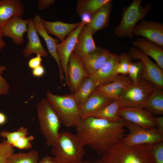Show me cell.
Segmentation results:
<instances>
[{
	"instance_id": "cell-1",
	"label": "cell",
	"mask_w": 163,
	"mask_h": 163,
	"mask_svg": "<svg viewBox=\"0 0 163 163\" xmlns=\"http://www.w3.org/2000/svg\"><path fill=\"white\" fill-rule=\"evenodd\" d=\"M126 121L112 123L92 117L81 119L75 127L76 135L84 145L101 156L111 147L125 136Z\"/></svg>"
},
{
	"instance_id": "cell-2",
	"label": "cell",
	"mask_w": 163,
	"mask_h": 163,
	"mask_svg": "<svg viewBox=\"0 0 163 163\" xmlns=\"http://www.w3.org/2000/svg\"><path fill=\"white\" fill-rule=\"evenodd\" d=\"M100 159L102 163H154L150 145L129 146L122 140L109 148Z\"/></svg>"
},
{
	"instance_id": "cell-3",
	"label": "cell",
	"mask_w": 163,
	"mask_h": 163,
	"mask_svg": "<svg viewBox=\"0 0 163 163\" xmlns=\"http://www.w3.org/2000/svg\"><path fill=\"white\" fill-rule=\"evenodd\" d=\"M84 146L76 134L67 131L60 132L51 150L55 163H82Z\"/></svg>"
},
{
	"instance_id": "cell-4",
	"label": "cell",
	"mask_w": 163,
	"mask_h": 163,
	"mask_svg": "<svg viewBox=\"0 0 163 163\" xmlns=\"http://www.w3.org/2000/svg\"><path fill=\"white\" fill-rule=\"evenodd\" d=\"M46 99L57 115L61 123L67 127H75L81 119L79 106L72 94L60 95L46 92Z\"/></svg>"
},
{
	"instance_id": "cell-5",
	"label": "cell",
	"mask_w": 163,
	"mask_h": 163,
	"mask_svg": "<svg viewBox=\"0 0 163 163\" xmlns=\"http://www.w3.org/2000/svg\"><path fill=\"white\" fill-rule=\"evenodd\" d=\"M36 108L40 131L46 140V145L52 146L59 138L61 122L46 98L40 101Z\"/></svg>"
},
{
	"instance_id": "cell-6",
	"label": "cell",
	"mask_w": 163,
	"mask_h": 163,
	"mask_svg": "<svg viewBox=\"0 0 163 163\" xmlns=\"http://www.w3.org/2000/svg\"><path fill=\"white\" fill-rule=\"evenodd\" d=\"M142 2L141 0H133L128 7L123 9L120 21L113 32L114 34L118 38H132L136 25L140 21L144 20L151 11L152 5L151 4L142 6Z\"/></svg>"
},
{
	"instance_id": "cell-7",
	"label": "cell",
	"mask_w": 163,
	"mask_h": 163,
	"mask_svg": "<svg viewBox=\"0 0 163 163\" xmlns=\"http://www.w3.org/2000/svg\"><path fill=\"white\" fill-rule=\"evenodd\" d=\"M155 85L143 77L131 82L123 89L118 101L121 107L144 108Z\"/></svg>"
},
{
	"instance_id": "cell-8",
	"label": "cell",
	"mask_w": 163,
	"mask_h": 163,
	"mask_svg": "<svg viewBox=\"0 0 163 163\" xmlns=\"http://www.w3.org/2000/svg\"><path fill=\"white\" fill-rule=\"evenodd\" d=\"M125 127L128 130L129 133L122 141L127 145H151L163 141V134L157 127L145 128L128 121L126 122Z\"/></svg>"
},
{
	"instance_id": "cell-9",
	"label": "cell",
	"mask_w": 163,
	"mask_h": 163,
	"mask_svg": "<svg viewBox=\"0 0 163 163\" xmlns=\"http://www.w3.org/2000/svg\"><path fill=\"white\" fill-rule=\"evenodd\" d=\"M131 58L140 59L143 68L142 76L156 86L163 88V71L158 65L155 64L141 50L135 47H131L128 51Z\"/></svg>"
},
{
	"instance_id": "cell-10",
	"label": "cell",
	"mask_w": 163,
	"mask_h": 163,
	"mask_svg": "<svg viewBox=\"0 0 163 163\" xmlns=\"http://www.w3.org/2000/svg\"><path fill=\"white\" fill-rule=\"evenodd\" d=\"M86 24L85 22L82 21L78 26L69 34L63 41L56 45V50L65 77V84L69 89L70 86L67 75L69 59L74 48L78 34Z\"/></svg>"
},
{
	"instance_id": "cell-11",
	"label": "cell",
	"mask_w": 163,
	"mask_h": 163,
	"mask_svg": "<svg viewBox=\"0 0 163 163\" xmlns=\"http://www.w3.org/2000/svg\"><path fill=\"white\" fill-rule=\"evenodd\" d=\"M119 115L126 121L137 124L145 128L157 127L154 116L143 108L120 107Z\"/></svg>"
},
{
	"instance_id": "cell-12",
	"label": "cell",
	"mask_w": 163,
	"mask_h": 163,
	"mask_svg": "<svg viewBox=\"0 0 163 163\" xmlns=\"http://www.w3.org/2000/svg\"><path fill=\"white\" fill-rule=\"evenodd\" d=\"M133 34L143 37L163 49V24L144 19L135 27Z\"/></svg>"
},
{
	"instance_id": "cell-13",
	"label": "cell",
	"mask_w": 163,
	"mask_h": 163,
	"mask_svg": "<svg viewBox=\"0 0 163 163\" xmlns=\"http://www.w3.org/2000/svg\"><path fill=\"white\" fill-rule=\"evenodd\" d=\"M113 54L107 49L97 47L93 51L80 59L85 69L90 76L97 71Z\"/></svg>"
},
{
	"instance_id": "cell-14",
	"label": "cell",
	"mask_w": 163,
	"mask_h": 163,
	"mask_svg": "<svg viewBox=\"0 0 163 163\" xmlns=\"http://www.w3.org/2000/svg\"><path fill=\"white\" fill-rule=\"evenodd\" d=\"M119 55L113 53L111 57L96 72L90 76L97 87L114 80L119 75L117 71Z\"/></svg>"
},
{
	"instance_id": "cell-15",
	"label": "cell",
	"mask_w": 163,
	"mask_h": 163,
	"mask_svg": "<svg viewBox=\"0 0 163 163\" xmlns=\"http://www.w3.org/2000/svg\"><path fill=\"white\" fill-rule=\"evenodd\" d=\"M114 100L94 91L86 101L79 106L81 119L92 117Z\"/></svg>"
},
{
	"instance_id": "cell-16",
	"label": "cell",
	"mask_w": 163,
	"mask_h": 163,
	"mask_svg": "<svg viewBox=\"0 0 163 163\" xmlns=\"http://www.w3.org/2000/svg\"><path fill=\"white\" fill-rule=\"evenodd\" d=\"M67 75L70 89L72 93L76 91L85 78L90 76L85 69L80 59L72 52L69 60Z\"/></svg>"
},
{
	"instance_id": "cell-17",
	"label": "cell",
	"mask_w": 163,
	"mask_h": 163,
	"mask_svg": "<svg viewBox=\"0 0 163 163\" xmlns=\"http://www.w3.org/2000/svg\"><path fill=\"white\" fill-rule=\"evenodd\" d=\"M28 21L29 19H23L22 17L11 18L1 30L4 36L11 38L15 44L22 45L24 41V35L27 31Z\"/></svg>"
},
{
	"instance_id": "cell-18",
	"label": "cell",
	"mask_w": 163,
	"mask_h": 163,
	"mask_svg": "<svg viewBox=\"0 0 163 163\" xmlns=\"http://www.w3.org/2000/svg\"><path fill=\"white\" fill-rule=\"evenodd\" d=\"M27 38L28 42L22 53L24 56L28 58L33 53L46 57L49 53L42 46L34 25L33 18L29 19L27 24Z\"/></svg>"
},
{
	"instance_id": "cell-19",
	"label": "cell",
	"mask_w": 163,
	"mask_h": 163,
	"mask_svg": "<svg viewBox=\"0 0 163 163\" xmlns=\"http://www.w3.org/2000/svg\"><path fill=\"white\" fill-rule=\"evenodd\" d=\"M41 18L38 14L36 15L33 18L34 25L38 35L41 36L45 41L48 51L51 56L56 61L59 69L60 82L63 83L65 81V77L62 70L61 63L56 49V45L59 43V40L52 37L45 31L43 26Z\"/></svg>"
},
{
	"instance_id": "cell-20",
	"label": "cell",
	"mask_w": 163,
	"mask_h": 163,
	"mask_svg": "<svg viewBox=\"0 0 163 163\" xmlns=\"http://www.w3.org/2000/svg\"><path fill=\"white\" fill-rule=\"evenodd\" d=\"M112 2V0H109L91 16L86 26L93 34L108 26Z\"/></svg>"
},
{
	"instance_id": "cell-21",
	"label": "cell",
	"mask_w": 163,
	"mask_h": 163,
	"mask_svg": "<svg viewBox=\"0 0 163 163\" xmlns=\"http://www.w3.org/2000/svg\"><path fill=\"white\" fill-rule=\"evenodd\" d=\"M24 8L20 0H0V30L13 17H22Z\"/></svg>"
},
{
	"instance_id": "cell-22",
	"label": "cell",
	"mask_w": 163,
	"mask_h": 163,
	"mask_svg": "<svg viewBox=\"0 0 163 163\" xmlns=\"http://www.w3.org/2000/svg\"><path fill=\"white\" fill-rule=\"evenodd\" d=\"M131 82L126 75H119L113 81L97 87L95 91L113 100H118L123 91Z\"/></svg>"
},
{
	"instance_id": "cell-23",
	"label": "cell",
	"mask_w": 163,
	"mask_h": 163,
	"mask_svg": "<svg viewBox=\"0 0 163 163\" xmlns=\"http://www.w3.org/2000/svg\"><path fill=\"white\" fill-rule=\"evenodd\" d=\"M93 35L86 24L80 30L72 51L73 53L79 59L92 51L96 48Z\"/></svg>"
},
{
	"instance_id": "cell-24",
	"label": "cell",
	"mask_w": 163,
	"mask_h": 163,
	"mask_svg": "<svg viewBox=\"0 0 163 163\" xmlns=\"http://www.w3.org/2000/svg\"><path fill=\"white\" fill-rule=\"evenodd\" d=\"M41 22L43 27L47 33L56 36L61 42L65 40L67 36L76 29L80 23L79 22L69 24L60 21L51 22L42 18Z\"/></svg>"
},
{
	"instance_id": "cell-25",
	"label": "cell",
	"mask_w": 163,
	"mask_h": 163,
	"mask_svg": "<svg viewBox=\"0 0 163 163\" xmlns=\"http://www.w3.org/2000/svg\"><path fill=\"white\" fill-rule=\"evenodd\" d=\"M134 47L141 50L147 56L152 58L157 65L163 69V50L154 43L145 38H138L133 42Z\"/></svg>"
},
{
	"instance_id": "cell-26",
	"label": "cell",
	"mask_w": 163,
	"mask_h": 163,
	"mask_svg": "<svg viewBox=\"0 0 163 163\" xmlns=\"http://www.w3.org/2000/svg\"><path fill=\"white\" fill-rule=\"evenodd\" d=\"M162 89L155 85L144 108L153 116H162L163 114Z\"/></svg>"
},
{
	"instance_id": "cell-27",
	"label": "cell",
	"mask_w": 163,
	"mask_h": 163,
	"mask_svg": "<svg viewBox=\"0 0 163 163\" xmlns=\"http://www.w3.org/2000/svg\"><path fill=\"white\" fill-rule=\"evenodd\" d=\"M97 87L90 76L85 78L73 96L78 106L84 103Z\"/></svg>"
},
{
	"instance_id": "cell-28",
	"label": "cell",
	"mask_w": 163,
	"mask_h": 163,
	"mask_svg": "<svg viewBox=\"0 0 163 163\" xmlns=\"http://www.w3.org/2000/svg\"><path fill=\"white\" fill-rule=\"evenodd\" d=\"M120 107L119 101L114 100L92 117L112 123L119 122L123 119L118 113V109Z\"/></svg>"
},
{
	"instance_id": "cell-29",
	"label": "cell",
	"mask_w": 163,
	"mask_h": 163,
	"mask_svg": "<svg viewBox=\"0 0 163 163\" xmlns=\"http://www.w3.org/2000/svg\"><path fill=\"white\" fill-rule=\"evenodd\" d=\"M109 0H78L76 3V10L80 16L84 14L91 16Z\"/></svg>"
},
{
	"instance_id": "cell-30",
	"label": "cell",
	"mask_w": 163,
	"mask_h": 163,
	"mask_svg": "<svg viewBox=\"0 0 163 163\" xmlns=\"http://www.w3.org/2000/svg\"><path fill=\"white\" fill-rule=\"evenodd\" d=\"M39 159L38 152L34 150L27 153L14 154L7 163H38Z\"/></svg>"
},
{
	"instance_id": "cell-31",
	"label": "cell",
	"mask_w": 163,
	"mask_h": 163,
	"mask_svg": "<svg viewBox=\"0 0 163 163\" xmlns=\"http://www.w3.org/2000/svg\"><path fill=\"white\" fill-rule=\"evenodd\" d=\"M28 134L27 129L23 126L14 132L3 130L0 133V136L6 139L7 142L11 145L20 138L27 136Z\"/></svg>"
},
{
	"instance_id": "cell-32",
	"label": "cell",
	"mask_w": 163,
	"mask_h": 163,
	"mask_svg": "<svg viewBox=\"0 0 163 163\" xmlns=\"http://www.w3.org/2000/svg\"><path fill=\"white\" fill-rule=\"evenodd\" d=\"M132 58L128 53H123L119 55L117 71L118 74L126 75L128 74Z\"/></svg>"
},
{
	"instance_id": "cell-33",
	"label": "cell",
	"mask_w": 163,
	"mask_h": 163,
	"mask_svg": "<svg viewBox=\"0 0 163 163\" xmlns=\"http://www.w3.org/2000/svg\"><path fill=\"white\" fill-rule=\"evenodd\" d=\"M12 146L4 140L0 143V163H7L8 160L14 154Z\"/></svg>"
},
{
	"instance_id": "cell-34",
	"label": "cell",
	"mask_w": 163,
	"mask_h": 163,
	"mask_svg": "<svg viewBox=\"0 0 163 163\" xmlns=\"http://www.w3.org/2000/svg\"><path fill=\"white\" fill-rule=\"evenodd\" d=\"M150 145L154 163H163V141Z\"/></svg>"
},
{
	"instance_id": "cell-35",
	"label": "cell",
	"mask_w": 163,
	"mask_h": 163,
	"mask_svg": "<svg viewBox=\"0 0 163 163\" xmlns=\"http://www.w3.org/2000/svg\"><path fill=\"white\" fill-rule=\"evenodd\" d=\"M143 65L142 61L136 62H131L129 65L128 74L132 81L136 80L139 76V74L142 72Z\"/></svg>"
},
{
	"instance_id": "cell-36",
	"label": "cell",
	"mask_w": 163,
	"mask_h": 163,
	"mask_svg": "<svg viewBox=\"0 0 163 163\" xmlns=\"http://www.w3.org/2000/svg\"><path fill=\"white\" fill-rule=\"evenodd\" d=\"M34 139V137L33 135L23 137L14 143L12 146L21 149H31L32 146L30 141L33 140Z\"/></svg>"
},
{
	"instance_id": "cell-37",
	"label": "cell",
	"mask_w": 163,
	"mask_h": 163,
	"mask_svg": "<svg viewBox=\"0 0 163 163\" xmlns=\"http://www.w3.org/2000/svg\"><path fill=\"white\" fill-rule=\"evenodd\" d=\"M6 69L5 66H0V96L7 95L10 88L6 80L2 76L3 72Z\"/></svg>"
},
{
	"instance_id": "cell-38",
	"label": "cell",
	"mask_w": 163,
	"mask_h": 163,
	"mask_svg": "<svg viewBox=\"0 0 163 163\" xmlns=\"http://www.w3.org/2000/svg\"><path fill=\"white\" fill-rule=\"evenodd\" d=\"M41 56L39 55H37L36 56L30 59L28 63L29 68L33 69L41 64Z\"/></svg>"
},
{
	"instance_id": "cell-39",
	"label": "cell",
	"mask_w": 163,
	"mask_h": 163,
	"mask_svg": "<svg viewBox=\"0 0 163 163\" xmlns=\"http://www.w3.org/2000/svg\"><path fill=\"white\" fill-rule=\"evenodd\" d=\"M55 0H39L37 4V7L41 10H43L53 5L55 3Z\"/></svg>"
},
{
	"instance_id": "cell-40",
	"label": "cell",
	"mask_w": 163,
	"mask_h": 163,
	"mask_svg": "<svg viewBox=\"0 0 163 163\" xmlns=\"http://www.w3.org/2000/svg\"><path fill=\"white\" fill-rule=\"evenodd\" d=\"M45 72V69L41 64L35 69H32V74L36 77H40L43 76Z\"/></svg>"
},
{
	"instance_id": "cell-41",
	"label": "cell",
	"mask_w": 163,
	"mask_h": 163,
	"mask_svg": "<svg viewBox=\"0 0 163 163\" xmlns=\"http://www.w3.org/2000/svg\"><path fill=\"white\" fill-rule=\"evenodd\" d=\"M154 119L157 125V128L159 132L163 134V117L162 116H154Z\"/></svg>"
},
{
	"instance_id": "cell-42",
	"label": "cell",
	"mask_w": 163,
	"mask_h": 163,
	"mask_svg": "<svg viewBox=\"0 0 163 163\" xmlns=\"http://www.w3.org/2000/svg\"><path fill=\"white\" fill-rule=\"evenodd\" d=\"M38 163H55L53 157L47 155L43 157Z\"/></svg>"
},
{
	"instance_id": "cell-43",
	"label": "cell",
	"mask_w": 163,
	"mask_h": 163,
	"mask_svg": "<svg viewBox=\"0 0 163 163\" xmlns=\"http://www.w3.org/2000/svg\"><path fill=\"white\" fill-rule=\"evenodd\" d=\"M4 36L1 30H0V51L5 47V43L3 37Z\"/></svg>"
},
{
	"instance_id": "cell-44",
	"label": "cell",
	"mask_w": 163,
	"mask_h": 163,
	"mask_svg": "<svg viewBox=\"0 0 163 163\" xmlns=\"http://www.w3.org/2000/svg\"><path fill=\"white\" fill-rule=\"evenodd\" d=\"M6 118L5 114L0 112V125L4 124L6 121Z\"/></svg>"
},
{
	"instance_id": "cell-45",
	"label": "cell",
	"mask_w": 163,
	"mask_h": 163,
	"mask_svg": "<svg viewBox=\"0 0 163 163\" xmlns=\"http://www.w3.org/2000/svg\"><path fill=\"white\" fill-rule=\"evenodd\" d=\"M82 163H102V162L101 159H99L93 161H83Z\"/></svg>"
}]
</instances>
